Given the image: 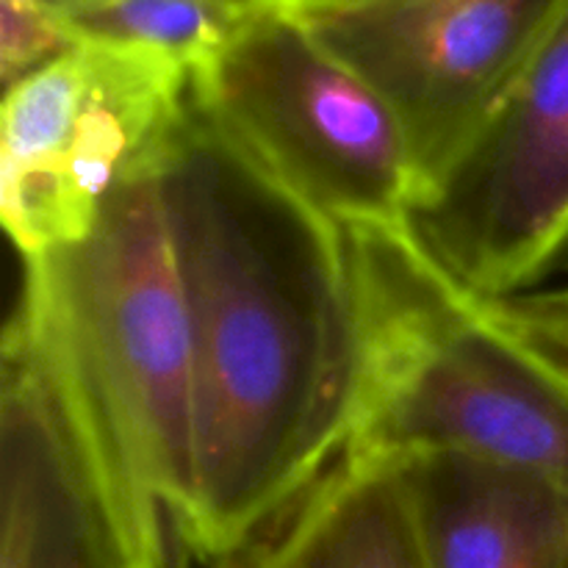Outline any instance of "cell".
Listing matches in <instances>:
<instances>
[{"instance_id":"2e32d148","label":"cell","mask_w":568,"mask_h":568,"mask_svg":"<svg viewBox=\"0 0 568 568\" xmlns=\"http://www.w3.org/2000/svg\"><path fill=\"white\" fill-rule=\"evenodd\" d=\"M42 3H48L50 9H59V6H64V3H72V0H42Z\"/></svg>"},{"instance_id":"8fae6325","label":"cell","mask_w":568,"mask_h":568,"mask_svg":"<svg viewBox=\"0 0 568 568\" xmlns=\"http://www.w3.org/2000/svg\"><path fill=\"white\" fill-rule=\"evenodd\" d=\"M53 11L75 44L148 50L192 72L250 14L225 0H72Z\"/></svg>"},{"instance_id":"277c9868","label":"cell","mask_w":568,"mask_h":568,"mask_svg":"<svg viewBox=\"0 0 568 568\" xmlns=\"http://www.w3.org/2000/svg\"><path fill=\"white\" fill-rule=\"evenodd\" d=\"M203 109L342 227L410 220L422 178L386 98L292 9H255L192 72Z\"/></svg>"},{"instance_id":"9a60e30c","label":"cell","mask_w":568,"mask_h":568,"mask_svg":"<svg viewBox=\"0 0 568 568\" xmlns=\"http://www.w3.org/2000/svg\"><path fill=\"white\" fill-rule=\"evenodd\" d=\"M305 3H361V0H305ZM297 3V6H305Z\"/></svg>"},{"instance_id":"6da1fadb","label":"cell","mask_w":568,"mask_h":568,"mask_svg":"<svg viewBox=\"0 0 568 568\" xmlns=\"http://www.w3.org/2000/svg\"><path fill=\"white\" fill-rule=\"evenodd\" d=\"M197 403L200 560L242 552L344 455L358 322L347 231L189 87L159 159Z\"/></svg>"},{"instance_id":"7c38bea8","label":"cell","mask_w":568,"mask_h":568,"mask_svg":"<svg viewBox=\"0 0 568 568\" xmlns=\"http://www.w3.org/2000/svg\"><path fill=\"white\" fill-rule=\"evenodd\" d=\"M59 17L42 0H0V72L11 87L72 48Z\"/></svg>"},{"instance_id":"4fadbf2b","label":"cell","mask_w":568,"mask_h":568,"mask_svg":"<svg viewBox=\"0 0 568 568\" xmlns=\"http://www.w3.org/2000/svg\"><path fill=\"white\" fill-rule=\"evenodd\" d=\"M486 303L505 325L568 372V286L527 288L508 297H486Z\"/></svg>"},{"instance_id":"30bf717a","label":"cell","mask_w":568,"mask_h":568,"mask_svg":"<svg viewBox=\"0 0 568 568\" xmlns=\"http://www.w3.org/2000/svg\"><path fill=\"white\" fill-rule=\"evenodd\" d=\"M0 568H109L64 453L9 364L0 392Z\"/></svg>"},{"instance_id":"ba28073f","label":"cell","mask_w":568,"mask_h":568,"mask_svg":"<svg viewBox=\"0 0 568 568\" xmlns=\"http://www.w3.org/2000/svg\"><path fill=\"white\" fill-rule=\"evenodd\" d=\"M430 568H568V491L460 453L399 458Z\"/></svg>"},{"instance_id":"7a4b0ae2","label":"cell","mask_w":568,"mask_h":568,"mask_svg":"<svg viewBox=\"0 0 568 568\" xmlns=\"http://www.w3.org/2000/svg\"><path fill=\"white\" fill-rule=\"evenodd\" d=\"M3 364L31 386L109 568L192 566L197 403L159 161L83 242L22 258Z\"/></svg>"},{"instance_id":"52a82bcc","label":"cell","mask_w":568,"mask_h":568,"mask_svg":"<svg viewBox=\"0 0 568 568\" xmlns=\"http://www.w3.org/2000/svg\"><path fill=\"white\" fill-rule=\"evenodd\" d=\"M286 9L392 103L425 192L525 70L568 0H361Z\"/></svg>"},{"instance_id":"9c48e42d","label":"cell","mask_w":568,"mask_h":568,"mask_svg":"<svg viewBox=\"0 0 568 568\" xmlns=\"http://www.w3.org/2000/svg\"><path fill=\"white\" fill-rule=\"evenodd\" d=\"M216 568H430L397 460L338 458Z\"/></svg>"},{"instance_id":"5bb4252c","label":"cell","mask_w":568,"mask_h":568,"mask_svg":"<svg viewBox=\"0 0 568 568\" xmlns=\"http://www.w3.org/2000/svg\"><path fill=\"white\" fill-rule=\"evenodd\" d=\"M225 3L236 6L242 11H255V9H275V6H297L305 0H225Z\"/></svg>"},{"instance_id":"3957f363","label":"cell","mask_w":568,"mask_h":568,"mask_svg":"<svg viewBox=\"0 0 568 568\" xmlns=\"http://www.w3.org/2000/svg\"><path fill=\"white\" fill-rule=\"evenodd\" d=\"M358 369L342 458L460 453L568 491V372L505 325L410 220L344 227Z\"/></svg>"},{"instance_id":"5b68a950","label":"cell","mask_w":568,"mask_h":568,"mask_svg":"<svg viewBox=\"0 0 568 568\" xmlns=\"http://www.w3.org/2000/svg\"><path fill=\"white\" fill-rule=\"evenodd\" d=\"M192 70L148 50L72 44L6 87L0 216L22 258L83 242L122 183L161 159Z\"/></svg>"},{"instance_id":"8992f818","label":"cell","mask_w":568,"mask_h":568,"mask_svg":"<svg viewBox=\"0 0 568 568\" xmlns=\"http://www.w3.org/2000/svg\"><path fill=\"white\" fill-rule=\"evenodd\" d=\"M410 225L480 297L527 292L568 253V9L419 194Z\"/></svg>"}]
</instances>
